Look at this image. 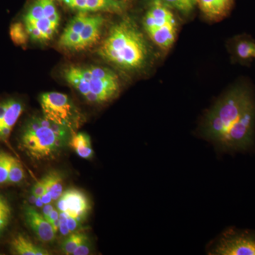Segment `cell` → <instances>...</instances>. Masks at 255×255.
<instances>
[{
  "label": "cell",
  "mask_w": 255,
  "mask_h": 255,
  "mask_svg": "<svg viewBox=\"0 0 255 255\" xmlns=\"http://www.w3.org/2000/svg\"><path fill=\"white\" fill-rule=\"evenodd\" d=\"M67 223H68V228L70 230V233H74L77 229H78L81 223L78 221V220L68 216V218H67Z\"/></svg>",
  "instance_id": "484cf974"
},
{
  "label": "cell",
  "mask_w": 255,
  "mask_h": 255,
  "mask_svg": "<svg viewBox=\"0 0 255 255\" xmlns=\"http://www.w3.org/2000/svg\"><path fill=\"white\" fill-rule=\"evenodd\" d=\"M40 103L45 118L71 128L75 112L68 96L60 92H47L40 97Z\"/></svg>",
  "instance_id": "52a82bcc"
},
{
  "label": "cell",
  "mask_w": 255,
  "mask_h": 255,
  "mask_svg": "<svg viewBox=\"0 0 255 255\" xmlns=\"http://www.w3.org/2000/svg\"><path fill=\"white\" fill-rule=\"evenodd\" d=\"M59 220H60V226L59 231L63 236H68L70 233V230H69L68 223H67V218L68 215L64 212H59Z\"/></svg>",
  "instance_id": "cb8c5ba5"
},
{
  "label": "cell",
  "mask_w": 255,
  "mask_h": 255,
  "mask_svg": "<svg viewBox=\"0 0 255 255\" xmlns=\"http://www.w3.org/2000/svg\"><path fill=\"white\" fill-rule=\"evenodd\" d=\"M70 129L44 117H33L26 122L21 130V147L32 159L53 158L67 143Z\"/></svg>",
  "instance_id": "3957f363"
},
{
  "label": "cell",
  "mask_w": 255,
  "mask_h": 255,
  "mask_svg": "<svg viewBox=\"0 0 255 255\" xmlns=\"http://www.w3.org/2000/svg\"><path fill=\"white\" fill-rule=\"evenodd\" d=\"M90 243L89 241V239L87 240L86 241L82 243L80 246H79L78 248L75 249V251L73 252L74 255H87L90 253Z\"/></svg>",
  "instance_id": "d4e9b609"
},
{
  "label": "cell",
  "mask_w": 255,
  "mask_h": 255,
  "mask_svg": "<svg viewBox=\"0 0 255 255\" xmlns=\"http://www.w3.org/2000/svg\"><path fill=\"white\" fill-rule=\"evenodd\" d=\"M13 254L17 255H48L46 250L37 246L23 235H17L10 243Z\"/></svg>",
  "instance_id": "4fadbf2b"
},
{
  "label": "cell",
  "mask_w": 255,
  "mask_h": 255,
  "mask_svg": "<svg viewBox=\"0 0 255 255\" xmlns=\"http://www.w3.org/2000/svg\"><path fill=\"white\" fill-rule=\"evenodd\" d=\"M70 145L82 158L90 159L94 155L91 140L86 133L79 132L74 135L70 140Z\"/></svg>",
  "instance_id": "9a60e30c"
},
{
  "label": "cell",
  "mask_w": 255,
  "mask_h": 255,
  "mask_svg": "<svg viewBox=\"0 0 255 255\" xmlns=\"http://www.w3.org/2000/svg\"><path fill=\"white\" fill-rule=\"evenodd\" d=\"M209 254L255 255V231L228 229L211 247Z\"/></svg>",
  "instance_id": "8992f818"
},
{
  "label": "cell",
  "mask_w": 255,
  "mask_h": 255,
  "mask_svg": "<svg viewBox=\"0 0 255 255\" xmlns=\"http://www.w3.org/2000/svg\"></svg>",
  "instance_id": "f546056e"
},
{
  "label": "cell",
  "mask_w": 255,
  "mask_h": 255,
  "mask_svg": "<svg viewBox=\"0 0 255 255\" xmlns=\"http://www.w3.org/2000/svg\"><path fill=\"white\" fill-rule=\"evenodd\" d=\"M11 217V208L9 201L0 194V237L9 226Z\"/></svg>",
  "instance_id": "ac0fdd59"
},
{
  "label": "cell",
  "mask_w": 255,
  "mask_h": 255,
  "mask_svg": "<svg viewBox=\"0 0 255 255\" xmlns=\"http://www.w3.org/2000/svg\"><path fill=\"white\" fill-rule=\"evenodd\" d=\"M104 21L105 20L101 15H89L83 28L79 33L83 50L92 46L98 41Z\"/></svg>",
  "instance_id": "7c38bea8"
},
{
  "label": "cell",
  "mask_w": 255,
  "mask_h": 255,
  "mask_svg": "<svg viewBox=\"0 0 255 255\" xmlns=\"http://www.w3.org/2000/svg\"><path fill=\"white\" fill-rule=\"evenodd\" d=\"M43 179L46 184L45 193L49 194L53 201L58 200L63 193V177L61 174L55 171L50 172L43 177Z\"/></svg>",
  "instance_id": "2e32d148"
},
{
  "label": "cell",
  "mask_w": 255,
  "mask_h": 255,
  "mask_svg": "<svg viewBox=\"0 0 255 255\" xmlns=\"http://www.w3.org/2000/svg\"><path fill=\"white\" fill-rule=\"evenodd\" d=\"M234 0H196V5L206 17L220 20L227 16Z\"/></svg>",
  "instance_id": "8fae6325"
},
{
  "label": "cell",
  "mask_w": 255,
  "mask_h": 255,
  "mask_svg": "<svg viewBox=\"0 0 255 255\" xmlns=\"http://www.w3.org/2000/svg\"><path fill=\"white\" fill-rule=\"evenodd\" d=\"M255 95L246 83H238L208 111L201 122V135L222 150L241 151L254 144Z\"/></svg>",
  "instance_id": "6da1fadb"
},
{
  "label": "cell",
  "mask_w": 255,
  "mask_h": 255,
  "mask_svg": "<svg viewBox=\"0 0 255 255\" xmlns=\"http://www.w3.org/2000/svg\"><path fill=\"white\" fill-rule=\"evenodd\" d=\"M23 215L28 226L40 241L43 243H50L54 241L56 233L51 225L33 206H24Z\"/></svg>",
  "instance_id": "30bf717a"
},
{
  "label": "cell",
  "mask_w": 255,
  "mask_h": 255,
  "mask_svg": "<svg viewBox=\"0 0 255 255\" xmlns=\"http://www.w3.org/2000/svg\"><path fill=\"white\" fill-rule=\"evenodd\" d=\"M236 58L241 63H250L255 58V42L250 38H241L236 40L233 46Z\"/></svg>",
  "instance_id": "5bb4252c"
},
{
  "label": "cell",
  "mask_w": 255,
  "mask_h": 255,
  "mask_svg": "<svg viewBox=\"0 0 255 255\" xmlns=\"http://www.w3.org/2000/svg\"><path fill=\"white\" fill-rule=\"evenodd\" d=\"M14 157L6 152L0 151V185L8 184V177Z\"/></svg>",
  "instance_id": "44dd1931"
},
{
  "label": "cell",
  "mask_w": 255,
  "mask_h": 255,
  "mask_svg": "<svg viewBox=\"0 0 255 255\" xmlns=\"http://www.w3.org/2000/svg\"><path fill=\"white\" fill-rule=\"evenodd\" d=\"M23 105L15 98L0 100V140L6 142L18 119L23 113Z\"/></svg>",
  "instance_id": "9c48e42d"
},
{
  "label": "cell",
  "mask_w": 255,
  "mask_h": 255,
  "mask_svg": "<svg viewBox=\"0 0 255 255\" xmlns=\"http://www.w3.org/2000/svg\"><path fill=\"white\" fill-rule=\"evenodd\" d=\"M98 53L104 60L126 70L143 68L149 57L143 35L129 18L122 20L111 28Z\"/></svg>",
  "instance_id": "7a4b0ae2"
},
{
  "label": "cell",
  "mask_w": 255,
  "mask_h": 255,
  "mask_svg": "<svg viewBox=\"0 0 255 255\" xmlns=\"http://www.w3.org/2000/svg\"><path fill=\"white\" fill-rule=\"evenodd\" d=\"M60 1H62V0H60Z\"/></svg>",
  "instance_id": "4dcf8cb0"
},
{
  "label": "cell",
  "mask_w": 255,
  "mask_h": 255,
  "mask_svg": "<svg viewBox=\"0 0 255 255\" xmlns=\"http://www.w3.org/2000/svg\"><path fill=\"white\" fill-rule=\"evenodd\" d=\"M64 76L71 86L92 103L112 100L120 89L117 74L103 67L70 66L65 70Z\"/></svg>",
  "instance_id": "277c9868"
},
{
  "label": "cell",
  "mask_w": 255,
  "mask_h": 255,
  "mask_svg": "<svg viewBox=\"0 0 255 255\" xmlns=\"http://www.w3.org/2000/svg\"><path fill=\"white\" fill-rule=\"evenodd\" d=\"M59 211L58 209H53L50 215L49 219L48 221V223L52 225V223L56 221V220L59 219Z\"/></svg>",
  "instance_id": "83f0119b"
},
{
  "label": "cell",
  "mask_w": 255,
  "mask_h": 255,
  "mask_svg": "<svg viewBox=\"0 0 255 255\" xmlns=\"http://www.w3.org/2000/svg\"><path fill=\"white\" fill-rule=\"evenodd\" d=\"M57 209L80 223L86 219L90 210L88 198L78 189H68L62 194L58 200Z\"/></svg>",
  "instance_id": "ba28073f"
},
{
  "label": "cell",
  "mask_w": 255,
  "mask_h": 255,
  "mask_svg": "<svg viewBox=\"0 0 255 255\" xmlns=\"http://www.w3.org/2000/svg\"><path fill=\"white\" fill-rule=\"evenodd\" d=\"M45 192H46V184H45L44 179L42 178L41 180L37 182L32 188L31 194L36 197H41Z\"/></svg>",
  "instance_id": "603a6c76"
},
{
  "label": "cell",
  "mask_w": 255,
  "mask_h": 255,
  "mask_svg": "<svg viewBox=\"0 0 255 255\" xmlns=\"http://www.w3.org/2000/svg\"><path fill=\"white\" fill-rule=\"evenodd\" d=\"M10 36L14 43L18 46H24L28 41V36L23 23H13L10 27Z\"/></svg>",
  "instance_id": "ffe728a7"
},
{
  "label": "cell",
  "mask_w": 255,
  "mask_h": 255,
  "mask_svg": "<svg viewBox=\"0 0 255 255\" xmlns=\"http://www.w3.org/2000/svg\"><path fill=\"white\" fill-rule=\"evenodd\" d=\"M87 240L88 238L85 233L74 232L63 242L61 246L62 251L65 255H73L75 249Z\"/></svg>",
  "instance_id": "e0dca14e"
},
{
  "label": "cell",
  "mask_w": 255,
  "mask_h": 255,
  "mask_svg": "<svg viewBox=\"0 0 255 255\" xmlns=\"http://www.w3.org/2000/svg\"><path fill=\"white\" fill-rule=\"evenodd\" d=\"M53 209H54V207L50 204H45L44 206H43V216L47 221L49 219L50 215L51 214L52 211H53Z\"/></svg>",
  "instance_id": "4316f807"
},
{
  "label": "cell",
  "mask_w": 255,
  "mask_h": 255,
  "mask_svg": "<svg viewBox=\"0 0 255 255\" xmlns=\"http://www.w3.org/2000/svg\"><path fill=\"white\" fill-rule=\"evenodd\" d=\"M25 177V172L21 162L14 158L10 167L8 184H18L22 182Z\"/></svg>",
  "instance_id": "7402d4cb"
},
{
  "label": "cell",
  "mask_w": 255,
  "mask_h": 255,
  "mask_svg": "<svg viewBox=\"0 0 255 255\" xmlns=\"http://www.w3.org/2000/svg\"><path fill=\"white\" fill-rule=\"evenodd\" d=\"M42 202L43 203V204H50L51 203V201H53V199H52L51 196L49 195V194H47V193H44V194H43L41 196Z\"/></svg>",
  "instance_id": "f1b7e54d"
},
{
  "label": "cell",
  "mask_w": 255,
  "mask_h": 255,
  "mask_svg": "<svg viewBox=\"0 0 255 255\" xmlns=\"http://www.w3.org/2000/svg\"><path fill=\"white\" fill-rule=\"evenodd\" d=\"M143 26L151 41L162 50L173 46L177 22L170 7L158 0H152L143 18Z\"/></svg>",
  "instance_id": "5b68a950"
},
{
  "label": "cell",
  "mask_w": 255,
  "mask_h": 255,
  "mask_svg": "<svg viewBox=\"0 0 255 255\" xmlns=\"http://www.w3.org/2000/svg\"><path fill=\"white\" fill-rule=\"evenodd\" d=\"M158 1L167 5L169 7L174 8L184 14L190 13L196 6V0H158Z\"/></svg>",
  "instance_id": "d6986e66"
}]
</instances>
